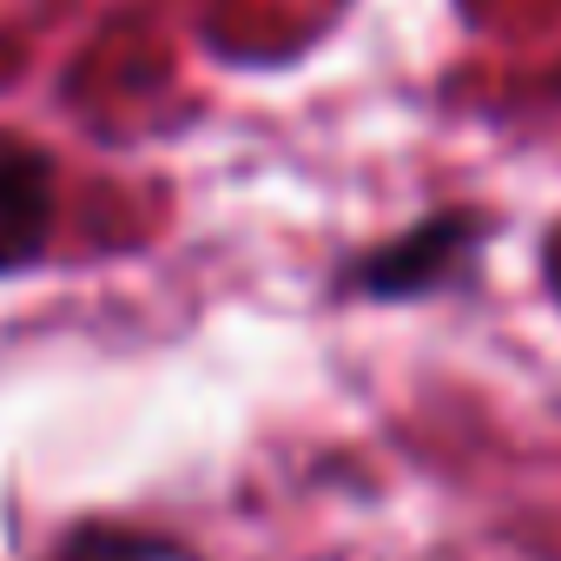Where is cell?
<instances>
[{
  "mask_svg": "<svg viewBox=\"0 0 561 561\" xmlns=\"http://www.w3.org/2000/svg\"><path fill=\"white\" fill-rule=\"evenodd\" d=\"M67 561H198L192 548L165 541V535H133V528H87L73 535Z\"/></svg>",
  "mask_w": 561,
  "mask_h": 561,
  "instance_id": "3957f363",
  "label": "cell"
},
{
  "mask_svg": "<svg viewBox=\"0 0 561 561\" xmlns=\"http://www.w3.org/2000/svg\"><path fill=\"white\" fill-rule=\"evenodd\" d=\"M54 205H60L54 159L41 146L0 139V277L21 271V264H34L47 251Z\"/></svg>",
  "mask_w": 561,
  "mask_h": 561,
  "instance_id": "7a4b0ae2",
  "label": "cell"
},
{
  "mask_svg": "<svg viewBox=\"0 0 561 561\" xmlns=\"http://www.w3.org/2000/svg\"><path fill=\"white\" fill-rule=\"evenodd\" d=\"M469 244H476V218L469 211H436V218L410 225L403 238H390L383 251H370L351 271V291H364V298H416V291H436L443 277L462 264Z\"/></svg>",
  "mask_w": 561,
  "mask_h": 561,
  "instance_id": "6da1fadb",
  "label": "cell"
}]
</instances>
